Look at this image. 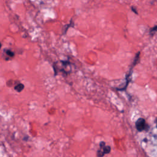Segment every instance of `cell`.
Instances as JSON below:
<instances>
[{
  "instance_id": "obj_2",
  "label": "cell",
  "mask_w": 157,
  "mask_h": 157,
  "mask_svg": "<svg viewBox=\"0 0 157 157\" xmlns=\"http://www.w3.org/2000/svg\"><path fill=\"white\" fill-rule=\"evenodd\" d=\"M136 128L138 131L142 132L144 131H147L149 127L145 119L140 118L136 122Z\"/></svg>"
},
{
  "instance_id": "obj_7",
  "label": "cell",
  "mask_w": 157,
  "mask_h": 157,
  "mask_svg": "<svg viewBox=\"0 0 157 157\" xmlns=\"http://www.w3.org/2000/svg\"><path fill=\"white\" fill-rule=\"evenodd\" d=\"M1 47H2V44H1V42H0V49H1Z\"/></svg>"
},
{
  "instance_id": "obj_6",
  "label": "cell",
  "mask_w": 157,
  "mask_h": 157,
  "mask_svg": "<svg viewBox=\"0 0 157 157\" xmlns=\"http://www.w3.org/2000/svg\"><path fill=\"white\" fill-rule=\"evenodd\" d=\"M155 121H156V127H157V118H156V120H155Z\"/></svg>"
},
{
  "instance_id": "obj_1",
  "label": "cell",
  "mask_w": 157,
  "mask_h": 157,
  "mask_svg": "<svg viewBox=\"0 0 157 157\" xmlns=\"http://www.w3.org/2000/svg\"><path fill=\"white\" fill-rule=\"evenodd\" d=\"M111 148L109 145H106L105 143L103 141L101 142L99 144V148L97 151V156L98 157H103L104 155L108 154L110 153Z\"/></svg>"
},
{
  "instance_id": "obj_3",
  "label": "cell",
  "mask_w": 157,
  "mask_h": 157,
  "mask_svg": "<svg viewBox=\"0 0 157 157\" xmlns=\"http://www.w3.org/2000/svg\"><path fill=\"white\" fill-rule=\"evenodd\" d=\"M15 56V53L13 51L10 49L6 48L3 51V58L5 60H9L13 58Z\"/></svg>"
},
{
  "instance_id": "obj_4",
  "label": "cell",
  "mask_w": 157,
  "mask_h": 157,
  "mask_svg": "<svg viewBox=\"0 0 157 157\" xmlns=\"http://www.w3.org/2000/svg\"><path fill=\"white\" fill-rule=\"evenodd\" d=\"M24 87H25V86L23 83H19L14 86V90L17 92H21L24 89Z\"/></svg>"
},
{
  "instance_id": "obj_5",
  "label": "cell",
  "mask_w": 157,
  "mask_h": 157,
  "mask_svg": "<svg viewBox=\"0 0 157 157\" xmlns=\"http://www.w3.org/2000/svg\"><path fill=\"white\" fill-rule=\"evenodd\" d=\"M156 31H157V25L151 29V30H150V34H154L155 32H156Z\"/></svg>"
}]
</instances>
